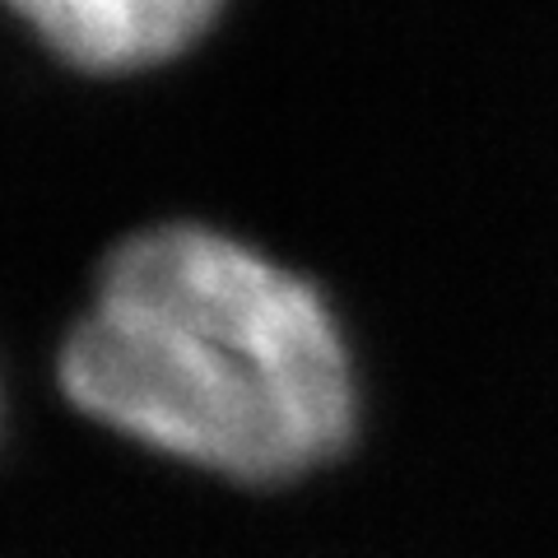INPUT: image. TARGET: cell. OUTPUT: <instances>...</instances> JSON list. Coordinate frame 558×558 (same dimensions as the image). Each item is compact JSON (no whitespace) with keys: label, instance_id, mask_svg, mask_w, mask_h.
Returning a JSON list of instances; mask_svg holds the SVG:
<instances>
[{"label":"cell","instance_id":"cell-1","mask_svg":"<svg viewBox=\"0 0 558 558\" xmlns=\"http://www.w3.org/2000/svg\"><path fill=\"white\" fill-rule=\"evenodd\" d=\"M51 381L112 438L247 488L299 484L359 424L354 359L322 289L201 219L112 242Z\"/></svg>","mask_w":558,"mask_h":558},{"label":"cell","instance_id":"cell-2","mask_svg":"<svg viewBox=\"0 0 558 558\" xmlns=\"http://www.w3.org/2000/svg\"><path fill=\"white\" fill-rule=\"evenodd\" d=\"M10 14L80 75H145L186 57L223 0H5Z\"/></svg>","mask_w":558,"mask_h":558}]
</instances>
